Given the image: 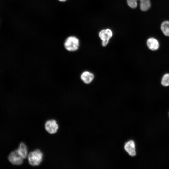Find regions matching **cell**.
<instances>
[{
    "instance_id": "8",
    "label": "cell",
    "mask_w": 169,
    "mask_h": 169,
    "mask_svg": "<svg viewBox=\"0 0 169 169\" xmlns=\"http://www.w3.org/2000/svg\"><path fill=\"white\" fill-rule=\"evenodd\" d=\"M147 45L149 49L153 51L157 50L159 47V42L153 38H150L147 39Z\"/></svg>"
},
{
    "instance_id": "10",
    "label": "cell",
    "mask_w": 169,
    "mask_h": 169,
    "mask_svg": "<svg viewBox=\"0 0 169 169\" xmlns=\"http://www.w3.org/2000/svg\"><path fill=\"white\" fill-rule=\"evenodd\" d=\"M140 1V8L141 10L146 11L148 10L151 6L150 0H136Z\"/></svg>"
},
{
    "instance_id": "3",
    "label": "cell",
    "mask_w": 169,
    "mask_h": 169,
    "mask_svg": "<svg viewBox=\"0 0 169 169\" xmlns=\"http://www.w3.org/2000/svg\"><path fill=\"white\" fill-rule=\"evenodd\" d=\"M112 35V31L109 28L102 29L100 32L99 36L102 41V45L103 46L105 47L108 44Z\"/></svg>"
},
{
    "instance_id": "4",
    "label": "cell",
    "mask_w": 169,
    "mask_h": 169,
    "mask_svg": "<svg viewBox=\"0 0 169 169\" xmlns=\"http://www.w3.org/2000/svg\"><path fill=\"white\" fill-rule=\"evenodd\" d=\"M8 159L12 164L20 165L23 163L24 158L19 154L17 150H16L10 153L8 156Z\"/></svg>"
},
{
    "instance_id": "14",
    "label": "cell",
    "mask_w": 169,
    "mask_h": 169,
    "mask_svg": "<svg viewBox=\"0 0 169 169\" xmlns=\"http://www.w3.org/2000/svg\"></svg>"
},
{
    "instance_id": "12",
    "label": "cell",
    "mask_w": 169,
    "mask_h": 169,
    "mask_svg": "<svg viewBox=\"0 0 169 169\" xmlns=\"http://www.w3.org/2000/svg\"><path fill=\"white\" fill-rule=\"evenodd\" d=\"M161 84L163 86H169V74H166L163 75L162 78Z\"/></svg>"
},
{
    "instance_id": "6",
    "label": "cell",
    "mask_w": 169,
    "mask_h": 169,
    "mask_svg": "<svg viewBox=\"0 0 169 169\" xmlns=\"http://www.w3.org/2000/svg\"><path fill=\"white\" fill-rule=\"evenodd\" d=\"M80 78L84 83L89 84L94 80L95 76L92 73L88 71H85L81 73Z\"/></svg>"
},
{
    "instance_id": "9",
    "label": "cell",
    "mask_w": 169,
    "mask_h": 169,
    "mask_svg": "<svg viewBox=\"0 0 169 169\" xmlns=\"http://www.w3.org/2000/svg\"><path fill=\"white\" fill-rule=\"evenodd\" d=\"M17 150L24 159L26 158L28 156V149L26 145L24 143H21Z\"/></svg>"
},
{
    "instance_id": "1",
    "label": "cell",
    "mask_w": 169,
    "mask_h": 169,
    "mask_svg": "<svg viewBox=\"0 0 169 169\" xmlns=\"http://www.w3.org/2000/svg\"><path fill=\"white\" fill-rule=\"evenodd\" d=\"M80 45L79 39L76 36L71 35L67 37L64 41L63 47L68 52H74L79 49Z\"/></svg>"
},
{
    "instance_id": "11",
    "label": "cell",
    "mask_w": 169,
    "mask_h": 169,
    "mask_svg": "<svg viewBox=\"0 0 169 169\" xmlns=\"http://www.w3.org/2000/svg\"><path fill=\"white\" fill-rule=\"evenodd\" d=\"M161 28L165 36H169V21H166L163 22L161 24Z\"/></svg>"
},
{
    "instance_id": "5",
    "label": "cell",
    "mask_w": 169,
    "mask_h": 169,
    "mask_svg": "<svg viewBox=\"0 0 169 169\" xmlns=\"http://www.w3.org/2000/svg\"><path fill=\"white\" fill-rule=\"evenodd\" d=\"M45 128L46 131L50 134L55 133L58 128L59 125L57 121L52 119L47 120L45 124Z\"/></svg>"
},
{
    "instance_id": "7",
    "label": "cell",
    "mask_w": 169,
    "mask_h": 169,
    "mask_svg": "<svg viewBox=\"0 0 169 169\" xmlns=\"http://www.w3.org/2000/svg\"><path fill=\"white\" fill-rule=\"evenodd\" d=\"M124 148L130 156H133L136 155L135 145L133 141L130 140L126 142Z\"/></svg>"
},
{
    "instance_id": "13",
    "label": "cell",
    "mask_w": 169,
    "mask_h": 169,
    "mask_svg": "<svg viewBox=\"0 0 169 169\" xmlns=\"http://www.w3.org/2000/svg\"><path fill=\"white\" fill-rule=\"evenodd\" d=\"M60 2L64 3L67 1L68 0H57Z\"/></svg>"
},
{
    "instance_id": "2",
    "label": "cell",
    "mask_w": 169,
    "mask_h": 169,
    "mask_svg": "<svg viewBox=\"0 0 169 169\" xmlns=\"http://www.w3.org/2000/svg\"><path fill=\"white\" fill-rule=\"evenodd\" d=\"M28 162L33 166L39 165L43 160V154L39 149H36L29 153L27 156Z\"/></svg>"
}]
</instances>
